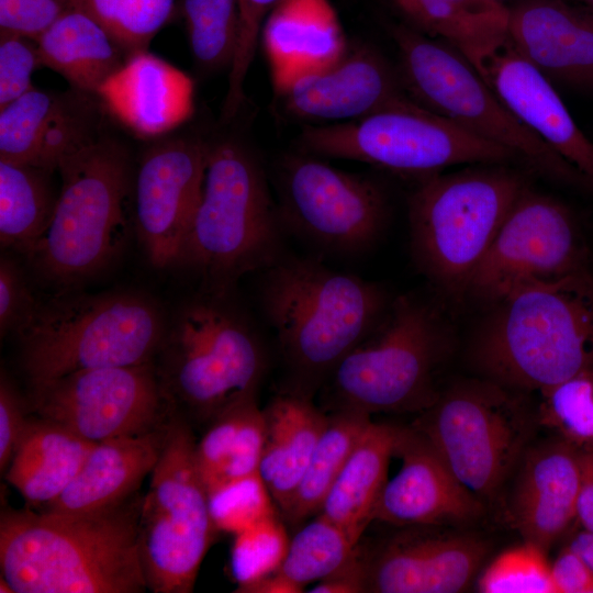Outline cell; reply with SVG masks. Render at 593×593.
Here are the masks:
<instances>
[{"label": "cell", "instance_id": "obj_1", "mask_svg": "<svg viewBox=\"0 0 593 593\" xmlns=\"http://www.w3.org/2000/svg\"><path fill=\"white\" fill-rule=\"evenodd\" d=\"M261 275L260 305L280 371L277 392L313 400L392 299L376 282L313 257L284 255Z\"/></svg>", "mask_w": 593, "mask_h": 593}, {"label": "cell", "instance_id": "obj_2", "mask_svg": "<svg viewBox=\"0 0 593 593\" xmlns=\"http://www.w3.org/2000/svg\"><path fill=\"white\" fill-rule=\"evenodd\" d=\"M142 501L85 513L2 510L1 577L14 593H141Z\"/></svg>", "mask_w": 593, "mask_h": 593}, {"label": "cell", "instance_id": "obj_3", "mask_svg": "<svg viewBox=\"0 0 593 593\" xmlns=\"http://www.w3.org/2000/svg\"><path fill=\"white\" fill-rule=\"evenodd\" d=\"M491 305L471 346L484 378L541 393L593 368L589 269L521 286Z\"/></svg>", "mask_w": 593, "mask_h": 593}, {"label": "cell", "instance_id": "obj_4", "mask_svg": "<svg viewBox=\"0 0 593 593\" xmlns=\"http://www.w3.org/2000/svg\"><path fill=\"white\" fill-rule=\"evenodd\" d=\"M284 228L265 171L235 138L211 142L201 194L177 261L203 292L232 294L238 280L275 265Z\"/></svg>", "mask_w": 593, "mask_h": 593}, {"label": "cell", "instance_id": "obj_5", "mask_svg": "<svg viewBox=\"0 0 593 593\" xmlns=\"http://www.w3.org/2000/svg\"><path fill=\"white\" fill-rule=\"evenodd\" d=\"M451 333L438 306L414 295L391 300L376 327L343 359L320 393L325 412L421 413L440 393Z\"/></svg>", "mask_w": 593, "mask_h": 593}, {"label": "cell", "instance_id": "obj_6", "mask_svg": "<svg viewBox=\"0 0 593 593\" xmlns=\"http://www.w3.org/2000/svg\"><path fill=\"white\" fill-rule=\"evenodd\" d=\"M52 222L27 260L46 280L69 287L103 270L122 251L131 230L127 147L104 134L63 158Z\"/></svg>", "mask_w": 593, "mask_h": 593}, {"label": "cell", "instance_id": "obj_7", "mask_svg": "<svg viewBox=\"0 0 593 593\" xmlns=\"http://www.w3.org/2000/svg\"><path fill=\"white\" fill-rule=\"evenodd\" d=\"M159 307L133 293L63 291L16 333L30 384L77 371L154 361L166 334Z\"/></svg>", "mask_w": 593, "mask_h": 593}, {"label": "cell", "instance_id": "obj_8", "mask_svg": "<svg viewBox=\"0 0 593 593\" xmlns=\"http://www.w3.org/2000/svg\"><path fill=\"white\" fill-rule=\"evenodd\" d=\"M526 176L485 165L423 178L409 199L410 246L418 270L451 300L469 282L523 190Z\"/></svg>", "mask_w": 593, "mask_h": 593}, {"label": "cell", "instance_id": "obj_9", "mask_svg": "<svg viewBox=\"0 0 593 593\" xmlns=\"http://www.w3.org/2000/svg\"><path fill=\"white\" fill-rule=\"evenodd\" d=\"M230 296L202 291L184 305L155 363L172 407L206 426L234 403L257 398L269 369L260 335Z\"/></svg>", "mask_w": 593, "mask_h": 593}, {"label": "cell", "instance_id": "obj_10", "mask_svg": "<svg viewBox=\"0 0 593 593\" xmlns=\"http://www.w3.org/2000/svg\"><path fill=\"white\" fill-rule=\"evenodd\" d=\"M390 31L402 83L415 103L511 149L551 180L593 191V183L522 123L457 48L404 23Z\"/></svg>", "mask_w": 593, "mask_h": 593}, {"label": "cell", "instance_id": "obj_11", "mask_svg": "<svg viewBox=\"0 0 593 593\" xmlns=\"http://www.w3.org/2000/svg\"><path fill=\"white\" fill-rule=\"evenodd\" d=\"M298 145L316 157L362 161L421 179L460 164L521 161L511 149L415 102L350 122L305 126Z\"/></svg>", "mask_w": 593, "mask_h": 593}, {"label": "cell", "instance_id": "obj_12", "mask_svg": "<svg viewBox=\"0 0 593 593\" xmlns=\"http://www.w3.org/2000/svg\"><path fill=\"white\" fill-rule=\"evenodd\" d=\"M521 391L493 380L441 390L412 425L478 499H491L521 460L537 415Z\"/></svg>", "mask_w": 593, "mask_h": 593}, {"label": "cell", "instance_id": "obj_13", "mask_svg": "<svg viewBox=\"0 0 593 593\" xmlns=\"http://www.w3.org/2000/svg\"><path fill=\"white\" fill-rule=\"evenodd\" d=\"M195 439L178 414L170 418L139 516V550L148 589L190 593L215 533Z\"/></svg>", "mask_w": 593, "mask_h": 593}, {"label": "cell", "instance_id": "obj_14", "mask_svg": "<svg viewBox=\"0 0 593 593\" xmlns=\"http://www.w3.org/2000/svg\"><path fill=\"white\" fill-rule=\"evenodd\" d=\"M278 211L284 231L335 254L373 246L389 216L385 190L374 179L347 172L300 153L277 171Z\"/></svg>", "mask_w": 593, "mask_h": 593}, {"label": "cell", "instance_id": "obj_15", "mask_svg": "<svg viewBox=\"0 0 593 593\" xmlns=\"http://www.w3.org/2000/svg\"><path fill=\"white\" fill-rule=\"evenodd\" d=\"M27 405L38 418L91 443L158 429L174 409L154 361L81 370L30 384Z\"/></svg>", "mask_w": 593, "mask_h": 593}, {"label": "cell", "instance_id": "obj_16", "mask_svg": "<svg viewBox=\"0 0 593 593\" xmlns=\"http://www.w3.org/2000/svg\"><path fill=\"white\" fill-rule=\"evenodd\" d=\"M571 211L527 186L514 202L469 282L467 295L492 304L512 290L588 269Z\"/></svg>", "mask_w": 593, "mask_h": 593}, {"label": "cell", "instance_id": "obj_17", "mask_svg": "<svg viewBox=\"0 0 593 593\" xmlns=\"http://www.w3.org/2000/svg\"><path fill=\"white\" fill-rule=\"evenodd\" d=\"M211 142L199 135L163 136L143 154L132 182V217L149 262L177 265L197 208Z\"/></svg>", "mask_w": 593, "mask_h": 593}, {"label": "cell", "instance_id": "obj_18", "mask_svg": "<svg viewBox=\"0 0 593 593\" xmlns=\"http://www.w3.org/2000/svg\"><path fill=\"white\" fill-rule=\"evenodd\" d=\"M372 546L358 544L365 593H456L465 590L488 552L471 535L412 526Z\"/></svg>", "mask_w": 593, "mask_h": 593}, {"label": "cell", "instance_id": "obj_19", "mask_svg": "<svg viewBox=\"0 0 593 593\" xmlns=\"http://www.w3.org/2000/svg\"><path fill=\"white\" fill-rule=\"evenodd\" d=\"M105 114L97 94L33 87L0 109V159L56 171L63 158L105 134Z\"/></svg>", "mask_w": 593, "mask_h": 593}, {"label": "cell", "instance_id": "obj_20", "mask_svg": "<svg viewBox=\"0 0 593 593\" xmlns=\"http://www.w3.org/2000/svg\"><path fill=\"white\" fill-rule=\"evenodd\" d=\"M278 98L287 115L316 125L350 122L414 102L398 67L368 44H349L338 61Z\"/></svg>", "mask_w": 593, "mask_h": 593}, {"label": "cell", "instance_id": "obj_21", "mask_svg": "<svg viewBox=\"0 0 593 593\" xmlns=\"http://www.w3.org/2000/svg\"><path fill=\"white\" fill-rule=\"evenodd\" d=\"M394 455L402 458L401 469L385 482L372 521L439 526L471 522L481 514V500L458 480L415 427H400Z\"/></svg>", "mask_w": 593, "mask_h": 593}, {"label": "cell", "instance_id": "obj_22", "mask_svg": "<svg viewBox=\"0 0 593 593\" xmlns=\"http://www.w3.org/2000/svg\"><path fill=\"white\" fill-rule=\"evenodd\" d=\"M480 75L522 123L593 183V144L544 74L506 41Z\"/></svg>", "mask_w": 593, "mask_h": 593}, {"label": "cell", "instance_id": "obj_23", "mask_svg": "<svg viewBox=\"0 0 593 593\" xmlns=\"http://www.w3.org/2000/svg\"><path fill=\"white\" fill-rule=\"evenodd\" d=\"M507 41L549 80L593 91V10L518 0L508 8Z\"/></svg>", "mask_w": 593, "mask_h": 593}, {"label": "cell", "instance_id": "obj_24", "mask_svg": "<svg viewBox=\"0 0 593 593\" xmlns=\"http://www.w3.org/2000/svg\"><path fill=\"white\" fill-rule=\"evenodd\" d=\"M97 96L109 115L143 139L168 135L194 112L192 79L147 51L128 56Z\"/></svg>", "mask_w": 593, "mask_h": 593}, {"label": "cell", "instance_id": "obj_25", "mask_svg": "<svg viewBox=\"0 0 593 593\" xmlns=\"http://www.w3.org/2000/svg\"><path fill=\"white\" fill-rule=\"evenodd\" d=\"M259 45L280 96L338 61L349 43L329 0H279L264 21Z\"/></svg>", "mask_w": 593, "mask_h": 593}, {"label": "cell", "instance_id": "obj_26", "mask_svg": "<svg viewBox=\"0 0 593 593\" xmlns=\"http://www.w3.org/2000/svg\"><path fill=\"white\" fill-rule=\"evenodd\" d=\"M579 451L556 439L525 450L512 493L510 519L525 541L547 549L577 518Z\"/></svg>", "mask_w": 593, "mask_h": 593}, {"label": "cell", "instance_id": "obj_27", "mask_svg": "<svg viewBox=\"0 0 593 593\" xmlns=\"http://www.w3.org/2000/svg\"><path fill=\"white\" fill-rule=\"evenodd\" d=\"M168 423L141 435L96 443L72 481L43 510L93 512L134 495L159 459Z\"/></svg>", "mask_w": 593, "mask_h": 593}, {"label": "cell", "instance_id": "obj_28", "mask_svg": "<svg viewBox=\"0 0 593 593\" xmlns=\"http://www.w3.org/2000/svg\"><path fill=\"white\" fill-rule=\"evenodd\" d=\"M262 413L265 440L259 474L283 514L326 425L327 413L312 399L279 392Z\"/></svg>", "mask_w": 593, "mask_h": 593}, {"label": "cell", "instance_id": "obj_29", "mask_svg": "<svg viewBox=\"0 0 593 593\" xmlns=\"http://www.w3.org/2000/svg\"><path fill=\"white\" fill-rule=\"evenodd\" d=\"M404 24L457 48L478 70L507 41L500 0H387Z\"/></svg>", "mask_w": 593, "mask_h": 593}, {"label": "cell", "instance_id": "obj_30", "mask_svg": "<svg viewBox=\"0 0 593 593\" xmlns=\"http://www.w3.org/2000/svg\"><path fill=\"white\" fill-rule=\"evenodd\" d=\"M400 427L374 422L368 425L318 513L344 529L357 544L372 522L374 506L388 481L389 461L395 452Z\"/></svg>", "mask_w": 593, "mask_h": 593}, {"label": "cell", "instance_id": "obj_31", "mask_svg": "<svg viewBox=\"0 0 593 593\" xmlns=\"http://www.w3.org/2000/svg\"><path fill=\"white\" fill-rule=\"evenodd\" d=\"M96 443L45 419H30L5 479L25 501L43 508L57 499Z\"/></svg>", "mask_w": 593, "mask_h": 593}, {"label": "cell", "instance_id": "obj_32", "mask_svg": "<svg viewBox=\"0 0 593 593\" xmlns=\"http://www.w3.org/2000/svg\"><path fill=\"white\" fill-rule=\"evenodd\" d=\"M42 66L69 87L97 94L128 58L109 33L82 11L69 8L36 38Z\"/></svg>", "mask_w": 593, "mask_h": 593}, {"label": "cell", "instance_id": "obj_33", "mask_svg": "<svg viewBox=\"0 0 593 593\" xmlns=\"http://www.w3.org/2000/svg\"><path fill=\"white\" fill-rule=\"evenodd\" d=\"M264 440L265 418L256 396L238 401L216 416L194 449L209 495L259 474Z\"/></svg>", "mask_w": 593, "mask_h": 593}, {"label": "cell", "instance_id": "obj_34", "mask_svg": "<svg viewBox=\"0 0 593 593\" xmlns=\"http://www.w3.org/2000/svg\"><path fill=\"white\" fill-rule=\"evenodd\" d=\"M53 170L0 159V243L25 256L47 231L57 203Z\"/></svg>", "mask_w": 593, "mask_h": 593}, {"label": "cell", "instance_id": "obj_35", "mask_svg": "<svg viewBox=\"0 0 593 593\" xmlns=\"http://www.w3.org/2000/svg\"><path fill=\"white\" fill-rule=\"evenodd\" d=\"M370 415L342 410L327 413L326 425L315 445L304 474L282 518L298 527L318 514L323 502L361 434Z\"/></svg>", "mask_w": 593, "mask_h": 593}, {"label": "cell", "instance_id": "obj_36", "mask_svg": "<svg viewBox=\"0 0 593 593\" xmlns=\"http://www.w3.org/2000/svg\"><path fill=\"white\" fill-rule=\"evenodd\" d=\"M358 544L335 523L317 514L290 538L278 572L305 588L349 563L357 553Z\"/></svg>", "mask_w": 593, "mask_h": 593}, {"label": "cell", "instance_id": "obj_37", "mask_svg": "<svg viewBox=\"0 0 593 593\" xmlns=\"http://www.w3.org/2000/svg\"><path fill=\"white\" fill-rule=\"evenodd\" d=\"M190 51L206 72L231 69L240 33L237 0H181Z\"/></svg>", "mask_w": 593, "mask_h": 593}, {"label": "cell", "instance_id": "obj_38", "mask_svg": "<svg viewBox=\"0 0 593 593\" xmlns=\"http://www.w3.org/2000/svg\"><path fill=\"white\" fill-rule=\"evenodd\" d=\"M100 24L131 56L147 51L175 12L176 0H69Z\"/></svg>", "mask_w": 593, "mask_h": 593}, {"label": "cell", "instance_id": "obj_39", "mask_svg": "<svg viewBox=\"0 0 593 593\" xmlns=\"http://www.w3.org/2000/svg\"><path fill=\"white\" fill-rule=\"evenodd\" d=\"M537 422L578 451H593V368L540 393Z\"/></svg>", "mask_w": 593, "mask_h": 593}, {"label": "cell", "instance_id": "obj_40", "mask_svg": "<svg viewBox=\"0 0 593 593\" xmlns=\"http://www.w3.org/2000/svg\"><path fill=\"white\" fill-rule=\"evenodd\" d=\"M478 589L483 593H556L545 549L529 541L496 556L481 573Z\"/></svg>", "mask_w": 593, "mask_h": 593}, {"label": "cell", "instance_id": "obj_41", "mask_svg": "<svg viewBox=\"0 0 593 593\" xmlns=\"http://www.w3.org/2000/svg\"><path fill=\"white\" fill-rule=\"evenodd\" d=\"M289 541L287 528L277 515L236 534L231 568L237 588L278 572Z\"/></svg>", "mask_w": 593, "mask_h": 593}, {"label": "cell", "instance_id": "obj_42", "mask_svg": "<svg viewBox=\"0 0 593 593\" xmlns=\"http://www.w3.org/2000/svg\"><path fill=\"white\" fill-rule=\"evenodd\" d=\"M209 496L216 528L234 535L277 515V505L260 474L227 485Z\"/></svg>", "mask_w": 593, "mask_h": 593}, {"label": "cell", "instance_id": "obj_43", "mask_svg": "<svg viewBox=\"0 0 593 593\" xmlns=\"http://www.w3.org/2000/svg\"><path fill=\"white\" fill-rule=\"evenodd\" d=\"M240 14V33L231 69L222 114L235 118L245 99L244 86L259 45L264 21L279 0H237Z\"/></svg>", "mask_w": 593, "mask_h": 593}, {"label": "cell", "instance_id": "obj_44", "mask_svg": "<svg viewBox=\"0 0 593 593\" xmlns=\"http://www.w3.org/2000/svg\"><path fill=\"white\" fill-rule=\"evenodd\" d=\"M42 67L35 38L0 31V109L33 88L32 75Z\"/></svg>", "mask_w": 593, "mask_h": 593}, {"label": "cell", "instance_id": "obj_45", "mask_svg": "<svg viewBox=\"0 0 593 593\" xmlns=\"http://www.w3.org/2000/svg\"><path fill=\"white\" fill-rule=\"evenodd\" d=\"M40 302L35 299L21 267L12 259L0 261V332L15 334L30 321Z\"/></svg>", "mask_w": 593, "mask_h": 593}, {"label": "cell", "instance_id": "obj_46", "mask_svg": "<svg viewBox=\"0 0 593 593\" xmlns=\"http://www.w3.org/2000/svg\"><path fill=\"white\" fill-rule=\"evenodd\" d=\"M67 9L69 0H0V31L36 40Z\"/></svg>", "mask_w": 593, "mask_h": 593}, {"label": "cell", "instance_id": "obj_47", "mask_svg": "<svg viewBox=\"0 0 593 593\" xmlns=\"http://www.w3.org/2000/svg\"><path fill=\"white\" fill-rule=\"evenodd\" d=\"M24 403L8 377L2 372L0 380V469L3 473L14 455L30 422Z\"/></svg>", "mask_w": 593, "mask_h": 593}, {"label": "cell", "instance_id": "obj_48", "mask_svg": "<svg viewBox=\"0 0 593 593\" xmlns=\"http://www.w3.org/2000/svg\"><path fill=\"white\" fill-rule=\"evenodd\" d=\"M556 593H593V572L569 546L551 564Z\"/></svg>", "mask_w": 593, "mask_h": 593}, {"label": "cell", "instance_id": "obj_49", "mask_svg": "<svg viewBox=\"0 0 593 593\" xmlns=\"http://www.w3.org/2000/svg\"><path fill=\"white\" fill-rule=\"evenodd\" d=\"M307 592L311 593H365L363 572L357 553L354 559L337 572L318 581Z\"/></svg>", "mask_w": 593, "mask_h": 593}, {"label": "cell", "instance_id": "obj_50", "mask_svg": "<svg viewBox=\"0 0 593 593\" xmlns=\"http://www.w3.org/2000/svg\"><path fill=\"white\" fill-rule=\"evenodd\" d=\"M580 490L577 518L593 533V451H579Z\"/></svg>", "mask_w": 593, "mask_h": 593}, {"label": "cell", "instance_id": "obj_51", "mask_svg": "<svg viewBox=\"0 0 593 593\" xmlns=\"http://www.w3.org/2000/svg\"><path fill=\"white\" fill-rule=\"evenodd\" d=\"M305 588L290 581L280 572H276L253 583L239 586V593H301Z\"/></svg>", "mask_w": 593, "mask_h": 593}, {"label": "cell", "instance_id": "obj_52", "mask_svg": "<svg viewBox=\"0 0 593 593\" xmlns=\"http://www.w3.org/2000/svg\"><path fill=\"white\" fill-rule=\"evenodd\" d=\"M569 547L584 560L593 572V533L584 529L571 540Z\"/></svg>", "mask_w": 593, "mask_h": 593}, {"label": "cell", "instance_id": "obj_53", "mask_svg": "<svg viewBox=\"0 0 593 593\" xmlns=\"http://www.w3.org/2000/svg\"><path fill=\"white\" fill-rule=\"evenodd\" d=\"M0 592L1 593H14L10 584L1 577L0 578Z\"/></svg>", "mask_w": 593, "mask_h": 593}, {"label": "cell", "instance_id": "obj_54", "mask_svg": "<svg viewBox=\"0 0 593 593\" xmlns=\"http://www.w3.org/2000/svg\"><path fill=\"white\" fill-rule=\"evenodd\" d=\"M590 7L591 9L593 10V0H584Z\"/></svg>", "mask_w": 593, "mask_h": 593}, {"label": "cell", "instance_id": "obj_55", "mask_svg": "<svg viewBox=\"0 0 593 593\" xmlns=\"http://www.w3.org/2000/svg\"><path fill=\"white\" fill-rule=\"evenodd\" d=\"M500 1H502V2H503L504 0H500Z\"/></svg>", "mask_w": 593, "mask_h": 593}]
</instances>
